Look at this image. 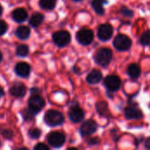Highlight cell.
<instances>
[{
  "instance_id": "cell-13",
  "label": "cell",
  "mask_w": 150,
  "mask_h": 150,
  "mask_svg": "<svg viewBox=\"0 0 150 150\" xmlns=\"http://www.w3.org/2000/svg\"><path fill=\"white\" fill-rule=\"evenodd\" d=\"M103 80V73L97 69H92L86 76V82L89 84H98Z\"/></svg>"
},
{
  "instance_id": "cell-18",
  "label": "cell",
  "mask_w": 150,
  "mask_h": 150,
  "mask_svg": "<svg viewBox=\"0 0 150 150\" xmlns=\"http://www.w3.org/2000/svg\"><path fill=\"white\" fill-rule=\"evenodd\" d=\"M108 4V0H92L91 1V7L94 11L98 15H104L105 14V5Z\"/></svg>"
},
{
  "instance_id": "cell-17",
  "label": "cell",
  "mask_w": 150,
  "mask_h": 150,
  "mask_svg": "<svg viewBox=\"0 0 150 150\" xmlns=\"http://www.w3.org/2000/svg\"><path fill=\"white\" fill-rule=\"evenodd\" d=\"M25 92H26L25 86L22 83H16L10 89V93L17 98L24 97Z\"/></svg>"
},
{
  "instance_id": "cell-33",
  "label": "cell",
  "mask_w": 150,
  "mask_h": 150,
  "mask_svg": "<svg viewBox=\"0 0 150 150\" xmlns=\"http://www.w3.org/2000/svg\"><path fill=\"white\" fill-rule=\"evenodd\" d=\"M4 90L0 87V98L4 96Z\"/></svg>"
},
{
  "instance_id": "cell-8",
  "label": "cell",
  "mask_w": 150,
  "mask_h": 150,
  "mask_svg": "<svg viewBox=\"0 0 150 150\" xmlns=\"http://www.w3.org/2000/svg\"><path fill=\"white\" fill-rule=\"evenodd\" d=\"M53 40L56 46H58L59 47H63L69 44V42L71 41V35L68 31H58L53 34Z\"/></svg>"
},
{
  "instance_id": "cell-15",
  "label": "cell",
  "mask_w": 150,
  "mask_h": 150,
  "mask_svg": "<svg viewBox=\"0 0 150 150\" xmlns=\"http://www.w3.org/2000/svg\"><path fill=\"white\" fill-rule=\"evenodd\" d=\"M96 111L100 117L103 118H109L111 116L108 104L105 101H99L96 103Z\"/></svg>"
},
{
  "instance_id": "cell-26",
  "label": "cell",
  "mask_w": 150,
  "mask_h": 150,
  "mask_svg": "<svg viewBox=\"0 0 150 150\" xmlns=\"http://www.w3.org/2000/svg\"><path fill=\"white\" fill-rule=\"evenodd\" d=\"M22 113H23V117H24V119H25V120H33V117H34L35 114H36V113H34L32 110H30L29 108L24 110Z\"/></svg>"
},
{
  "instance_id": "cell-19",
  "label": "cell",
  "mask_w": 150,
  "mask_h": 150,
  "mask_svg": "<svg viewBox=\"0 0 150 150\" xmlns=\"http://www.w3.org/2000/svg\"><path fill=\"white\" fill-rule=\"evenodd\" d=\"M11 17L14 21L21 23L27 18V12L24 8H17L11 13Z\"/></svg>"
},
{
  "instance_id": "cell-20",
  "label": "cell",
  "mask_w": 150,
  "mask_h": 150,
  "mask_svg": "<svg viewBox=\"0 0 150 150\" xmlns=\"http://www.w3.org/2000/svg\"><path fill=\"white\" fill-rule=\"evenodd\" d=\"M16 36L20 40H26L30 36V30L27 26H19L16 30Z\"/></svg>"
},
{
  "instance_id": "cell-30",
  "label": "cell",
  "mask_w": 150,
  "mask_h": 150,
  "mask_svg": "<svg viewBox=\"0 0 150 150\" xmlns=\"http://www.w3.org/2000/svg\"><path fill=\"white\" fill-rule=\"evenodd\" d=\"M34 149L35 150H48L49 149V148H48V146H47L46 144H44V143H39V144H37L35 147H34Z\"/></svg>"
},
{
  "instance_id": "cell-28",
  "label": "cell",
  "mask_w": 150,
  "mask_h": 150,
  "mask_svg": "<svg viewBox=\"0 0 150 150\" xmlns=\"http://www.w3.org/2000/svg\"><path fill=\"white\" fill-rule=\"evenodd\" d=\"M40 134H41V132L38 128H33V129L29 130V132H28L29 136L33 139H38L40 136Z\"/></svg>"
},
{
  "instance_id": "cell-6",
  "label": "cell",
  "mask_w": 150,
  "mask_h": 150,
  "mask_svg": "<svg viewBox=\"0 0 150 150\" xmlns=\"http://www.w3.org/2000/svg\"><path fill=\"white\" fill-rule=\"evenodd\" d=\"M76 40L83 46H89L94 40V33L91 29L82 28L76 34Z\"/></svg>"
},
{
  "instance_id": "cell-4",
  "label": "cell",
  "mask_w": 150,
  "mask_h": 150,
  "mask_svg": "<svg viewBox=\"0 0 150 150\" xmlns=\"http://www.w3.org/2000/svg\"><path fill=\"white\" fill-rule=\"evenodd\" d=\"M68 116L71 122L77 124L83 120L85 112L77 103H72V105L69 106Z\"/></svg>"
},
{
  "instance_id": "cell-23",
  "label": "cell",
  "mask_w": 150,
  "mask_h": 150,
  "mask_svg": "<svg viewBox=\"0 0 150 150\" xmlns=\"http://www.w3.org/2000/svg\"><path fill=\"white\" fill-rule=\"evenodd\" d=\"M140 43L143 46H150V30L145 31L141 38H140Z\"/></svg>"
},
{
  "instance_id": "cell-7",
  "label": "cell",
  "mask_w": 150,
  "mask_h": 150,
  "mask_svg": "<svg viewBox=\"0 0 150 150\" xmlns=\"http://www.w3.org/2000/svg\"><path fill=\"white\" fill-rule=\"evenodd\" d=\"M124 115L128 120H141L143 118V113L142 110L135 103H130L128 106L124 108Z\"/></svg>"
},
{
  "instance_id": "cell-5",
  "label": "cell",
  "mask_w": 150,
  "mask_h": 150,
  "mask_svg": "<svg viewBox=\"0 0 150 150\" xmlns=\"http://www.w3.org/2000/svg\"><path fill=\"white\" fill-rule=\"evenodd\" d=\"M98 123L95 120L90 119L82 123L79 129V133L83 138H88L92 134H94L98 131Z\"/></svg>"
},
{
  "instance_id": "cell-3",
  "label": "cell",
  "mask_w": 150,
  "mask_h": 150,
  "mask_svg": "<svg viewBox=\"0 0 150 150\" xmlns=\"http://www.w3.org/2000/svg\"><path fill=\"white\" fill-rule=\"evenodd\" d=\"M44 120L47 125L50 127H57L64 122V116L62 113L56 110H49L45 113Z\"/></svg>"
},
{
  "instance_id": "cell-36",
  "label": "cell",
  "mask_w": 150,
  "mask_h": 150,
  "mask_svg": "<svg viewBox=\"0 0 150 150\" xmlns=\"http://www.w3.org/2000/svg\"><path fill=\"white\" fill-rule=\"evenodd\" d=\"M73 1H75V2H80V1H83V0H73Z\"/></svg>"
},
{
  "instance_id": "cell-9",
  "label": "cell",
  "mask_w": 150,
  "mask_h": 150,
  "mask_svg": "<svg viewBox=\"0 0 150 150\" xmlns=\"http://www.w3.org/2000/svg\"><path fill=\"white\" fill-rule=\"evenodd\" d=\"M104 85L109 92H115L121 87V80L116 75H109L104 79Z\"/></svg>"
},
{
  "instance_id": "cell-25",
  "label": "cell",
  "mask_w": 150,
  "mask_h": 150,
  "mask_svg": "<svg viewBox=\"0 0 150 150\" xmlns=\"http://www.w3.org/2000/svg\"><path fill=\"white\" fill-rule=\"evenodd\" d=\"M16 53L18 56L25 57L29 54V48L26 45H20L17 47Z\"/></svg>"
},
{
  "instance_id": "cell-12",
  "label": "cell",
  "mask_w": 150,
  "mask_h": 150,
  "mask_svg": "<svg viewBox=\"0 0 150 150\" xmlns=\"http://www.w3.org/2000/svg\"><path fill=\"white\" fill-rule=\"evenodd\" d=\"M66 137L62 133L60 132H52L47 135V142L49 145L53 148H61L65 143Z\"/></svg>"
},
{
  "instance_id": "cell-14",
  "label": "cell",
  "mask_w": 150,
  "mask_h": 150,
  "mask_svg": "<svg viewBox=\"0 0 150 150\" xmlns=\"http://www.w3.org/2000/svg\"><path fill=\"white\" fill-rule=\"evenodd\" d=\"M127 74L132 80H137L142 75L141 67L136 63H131L127 69Z\"/></svg>"
},
{
  "instance_id": "cell-11",
  "label": "cell",
  "mask_w": 150,
  "mask_h": 150,
  "mask_svg": "<svg viewBox=\"0 0 150 150\" xmlns=\"http://www.w3.org/2000/svg\"><path fill=\"white\" fill-rule=\"evenodd\" d=\"M45 106V100L39 94H34L29 98L28 108L34 113L40 112Z\"/></svg>"
},
{
  "instance_id": "cell-35",
  "label": "cell",
  "mask_w": 150,
  "mask_h": 150,
  "mask_svg": "<svg viewBox=\"0 0 150 150\" xmlns=\"http://www.w3.org/2000/svg\"><path fill=\"white\" fill-rule=\"evenodd\" d=\"M2 58H3V55H2V53L0 52V62H1V61H2Z\"/></svg>"
},
{
  "instance_id": "cell-34",
  "label": "cell",
  "mask_w": 150,
  "mask_h": 150,
  "mask_svg": "<svg viewBox=\"0 0 150 150\" xmlns=\"http://www.w3.org/2000/svg\"><path fill=\"white\" fill-rule=\"evenodd\" d=\"M2 12H3V8H2V6L0 5V15L2 14Z\"/></svg>"
},
{
  "instance_id": "cell-31",
  "label": "cell",
  "mask_w": 150,
  "mask_h": 150,
  "mask_svg": "<svg viewBox=\"0 0 150 150\" xmlns=\"http://www.w3.org/2000/svg\"><path fill=\"white\" fill-rule=\"evenodd\" d=\"M144 147H145L146 149L150 150V137L147 138L145 140V142H144Z\"/></svg>"
},
{
  "instance_id": "cell-22",
  "label": "cell",
  "mask_w": 150,
  "mask_h": 150,
  "mask_svg": "<svg viewBox=\"0 0 150 150\" xmlns=\"http://www.w3.org/2000/svg\"><path fill=\"white\" fill-rule=\"evenodd\" d=\"M57 0H40V6L43 10H53L55 7Z\"/></svg>"
},
{
  "instance_id": "cell-16",
  "label": "cell",
  "mask_w": 150,
  "mask_h": 150,
  "mask_svg": "<svg viewBox=\"0 0 150 150\" xmlns=\"http://www.w3.org/2000/svg\"><path fill=\"white\" fill-rule=\"evenodd\" d=\"M31 68L30 65L26 62H18L15 67V72L18 76L27 77L30 74Z\"/></svg>"
},
{
  "instance_id": "cell-10",
  "label": "cell",
  "mask_w": 150,
  "mask_h": 150,
  "mask_svg": "<svg viewBox=\"0 0 150 150\" xmlns=\"http://www.w3.org/2000/svg\"><path fill=\"white\" fill-rule=\"evenodd\" d=\"M113 35V27L110 23H105L98 28V38L102 41H108Z\"/></svg>"
},
{
  "instance_id": "cell-1",
  "label": "cell",
  "mask_w": 150,
  "mask_h": 150,
  "mask_svg": "<svg viewBox=\"0 0 150 150\" xmlns=\"http://www.w3.org/2000/svg\"><path fill=\"white\" fill-rule=\"evenodd\" d=\"M94 62L102 68H107L112 60V52L108 47L99 48L93 56Z\"/></svg>"
},
{
  "instance_id": "cell-2",
  "label": "cell",
  "mask_w": 150,
  "mask_h": 150,
  "mask_svg": "<svg viewBox=\"0 0 150 150\" xmlns=\"http://www.w3.org/2000/svg\"><path fill=\"white\" fill-rule=\"evenodd\" d=\"M133 41L131 40V38L126 34H118L112 42V45L114 47V48L120 52H126L128 51L131 47H132Z\"/></svg>"
},
{
  "instance_id": "cell-32",
  "label": "cell",
  "mask_w": 150,
  "mask_h": 150,
  "mask_svg": "<svg viewBox=\"0 0 150 150\" xmlns=\"http://www.w3.org/2000/svg\"><path fill=\"white\" fill-rule=\"evenodd\" d=\"M142 140H143V138L142 137H140V138H136L135 140H134V145L136 146V147H138L141 143H142Z\"/></svg>"
},
{
  "instance_id": "cell-24",
  "label": "cell",
  "mask_w": 150,
  "mask_h": 150,
  "mask_svg": "<svg viewBox=\"0 0 150 150\" xmlns=\"http://www.w3.org/2000/svg\"><path fill=\"white\" fill-rule=\"evenodd\" d=\"M120 14H121L122 16H124V17H126V18H133V17L134 16V11H133L132 9H130V8L125 6V5H123V6L120 7Z\"/></svg>"
},
{
  "instance_id": "cell-29",
  "label": "cell",
  "mask_w": 150,
  "mask_h": 150,
  "mask_svg": "<svg viewBox=\"0 0 150 150\" xmlns=\"http://www.w3.org/2000/svg\"><path fill=\"white\" fill-rule=\"evenodd\" d=\"M7 31V24L3 21V20H0V36L4 34Z\"/></svg>"
},
{
  "instance_id": "cell-21",
  "label": "cell",
  "mask_w": 150,
  "mask_h": 150,
  "mask_svg": "<svg viewBox=\"0 0 150 150\" xmlns=\"http://www.w3.org/2000/svg\"><path fill=\"white\" fill-rule=\"evenodd\" d=\"M43 19H44V16H43L42 14H40V13L36 12V13L33 14L32 17L30 18L29 23H30V25H31L32 26L37 27V26H39V25L42 23Z\"/></svg>"
},
{
  "instance_id": "cell-27",
  "label": "cell",
  "mask_w": 150,
  "mask_h": 150,
  "mask_svg": "<svg viewBox=\"0 0 150 150\" xmlns=\"http://www.w3.org/2000/svg\"><path fill=\"white\" fill-rule=\"evenodd\" d=\"M86 143L89 146H97L100 143V139L98 137H88L86 140Z\"/></svg>"
}]
</instances>
